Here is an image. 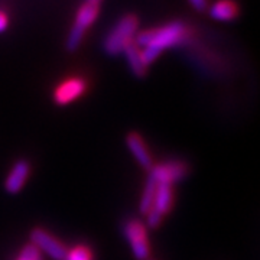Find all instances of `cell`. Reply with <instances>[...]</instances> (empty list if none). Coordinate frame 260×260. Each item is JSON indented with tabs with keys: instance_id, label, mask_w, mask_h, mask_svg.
<instances>
[{
	"instance_id": "obj_1",
	"label": "cell",
	"mask_w": 260,
	"mask_h": 260,
	"mask_svg": "<svg viewBox=\"0 0 260 260\" xmlns=\"http://www.w3.org/2000/svg\"><path fill=\"white\" fill-rule=\"evenodd\" d=\"M191 37V29L181 20H174L162 26L150 28L140 32L135 38V44L139 48L145 64H153L167 49L184 45Z\"/></svg>"
},
{
	"instance_id": "obj_2",
	"label": "cell",
	"mask_w": 260,
	"mask_h": 260,
	"mask_svg": "<svg viewBox=\"0 0 260 260\" xmlns=\"http://www.w3.org/2000/svg\"><path fill=\"white\" fill-rule=\"evenodd\" d=\"M139 28V19L133 13L121 16L103 39V51L109 56H117L135 42Z\"/></svg>"
},
{
	"instance_id": "obj_3",
	"label": "cell",
	"mask_w": 260,
	"mask_h": 260,
	"mask_svg": "<svg viewBox=\"0 0 260 260\" xmlns=\"http://www.w3.org/2000/svg\"><path fill=\"white\" fill-rule=\"evenodd\" d=\"M99 15H100V3H97V2L85 0L78 8L77 13H75L74 23L68 32L67 42H65V47L68 51L74 52L75 49H78V47L83 42L85 30L93 26Z\"/></svg>"
},
{
	"instance_id": "obj_4",
	"label": "cell",
	"mask_w": 260,
	"mask_h": 260,
	"mask_svg": "<svg viewBox=\"0 0 260 260\" xmlns=\"http://www.w3.org/2000/svg\"><path fill=\"white\" fill-rule=\"evenodd\" d=\"M123 234L130 244V249L133 251V256L138 260H148L150 254L149 247L148 230L146 225L140 220H129L123 225Z\"/></svg>"
},
{
	"instance_id": "obj_5",
	"label": "cell",
	"mask_w": 260,
	"mask_h": 260,
	"mask_svg": "<svg viewBox=\"0 0 260 260\" xmlns=\"http://www.w3.org/2000/svg\"><path fill=\"white\" fill-rule=\"evenodd\" d=\"M189 167L182 160H168L164 164L153 165L149 171V177H152L158 184L174 185L188 175Z\"/></svg>"
},
{
	"instance_id": "obj_6",
	"label": "cell",
	"mask_w": 260,
	"mask_h": 260,
	"mask_svg": "<svg viewBox=\"0 0 260 260\" xmlns=\"http://www.w3.org/2000/svg\"><path fill=\"white\" fill-rule=\"evenodd\" d=\"M88 84L83 77H68L58 84L54 90V102L58 106H68L78 100L87 90Z\"/></svg>"
},
{
	"instance_id": "obj_7",
	"label": "cell",
	"mask_w": 260,
	"mask_h": 260,
	"mask_svg": "<svg viewBox=\"0 0 260 260\" xmlns=\"http://www.w3.org/2000/svg\"><path fill=\"white\" fill-rule=\"evenodd\" d=\"M30 244H34L39 251H44L52 260H65L67 257L68 250L65 249L64 244L44 229L32 230Z\"/></svg>"
},
{
	"instance_id": "obj_8",
	"label": "cell",
	"mask_w": 260,
	"mask_h": 260,
	"mask_svg": "<svg viewBox=\"0 0 260 260\" xmlns=\"http://www.w3.org/2000/svg\"><path fill=\"white\" fill-rule=\"evenodd\" d=\"M29 174H30V165L28 160L20 159L18 162H15V165L12 167L9 175L5 181V189L12 195L20 192L28 181Z\"/></svg>"
},
{
	"instance_id": "obj_9",
	"label": "cell",
	"mask_w": 260,
	"mask_h": 260,
	"mask_svg": "<svg viewBox=\"0 0 260 260\" xmlns=\"http://www.w3.org/2000/svg\"><path fill=\"white\" fill-rule=\"evenodd\" d=\"M126 145H127L130 152H132V155L136 158L140 167L143 168V169L150 171L155 164H153V159L150 156V153H149L148 148H146L145 142L142 139V136L138 135V133H135V132H132V133H129L126 136Z\"/></svg>"
},
{
	"instance_id": "obj_10",
	"label": "cell",
	"mask_w": 260,
	"mask_h": 260,
	"mask_svg": "<svg viewBox=\"0 0 260 260\" xmlns=\"http://www.w3.org/2000/svg\"><path fill=\"white\" fill-rule=\"evenodd\" d=\"M210 16L218 22H232L239 16L240 8L236 0H215L208 6Z\"/></svg>"
},
{
	"instance_id": "obj_11",
	"label": "cell",
	"mask_w": 260,
	"mask_h": 260,
	"mask_svg": "<svg viewBox=\"0 0 260 260\" xmlns=\"http://www.w3.org/2000/svg\"><path fill=\"white\" fill-rule=\"evenodd\" d=\"M123 54L126 56V62L129 65L132 74L135 75V77H138V78H142V77L146 75V73H148V65L143 62L139 48L136 47L135 42L130 44L129 47L123 51Z\"/></svg>"
},
{
	"instance_id": "obj_12",
	"label": "cell",
	"mask_w": 260,
	"mask_h": 260,
	"mask_svg": "<svg viewBox=\"0 0 260 260\" xmlns=\"http://www.w3.org/2000/svg\"><path fill=\"white\" fill-rule=\"evenodd\" d=\"M174 205V189L172 185L167 184H158L156 195H155V201L152 208L156 210L160 215H165L171 211Z\"/></svg>"
},
{
	"instance_id": "obj_13",
	"label": "cell",
	"mask_w": 260,
	"mask_h": 260,
	"mask_svg": "<svg viewBox=\"0 0 260 260\" xmlns=\"http://www.w3.org/2000/svg\"><path fill=\"white\" fill-rule=\"evenodd\" d=\"M156 189H158V182L148 175L146 184H145V189H143V194H142V198H140L139 203V210L142 214H146L152 208L153 201H155V195H156Z\"/></svg>"
},
{
	"instance_id": "obj_14",
	"label": "cell",
	"mask_w": 260,
	"mask_h": 260,
	"mask_svg": "<svg viewBox=\"0 0 260 260\" xmlns=\"http://www.w3.org/2000/svg\"><path fill=\"white\" fill-rule=\"evenodd\" d=\"M65 260H93V253L87 246H77L73 250L67 251Z\"/></svg>"
},
{
	"instance_id": "obj_15",
	"label": "cell",
	"mask_w": 260,
	"mask_h": 260,
	"mask_svg": "<svg viewBox=\"0 0 260 260\" xmlns=\"http://www.w3.org/2000/svg\"><path fill=\"white\" fill-rule=\"evenodd\" d=\"M16 260H42V254H41V251L38 250L34 244L28 243V244L20 250Z\"/></svg>"
},
{
	"instance_id": "obj_16",
	"label": "cell",
	"mask_w": 260,
	"mask_h": 260,
	"mask_svg": "<svg viewBox=\"0 0 260 260\" xmlns=\"http://www.w3.org/2000/svg\"><path fill=\"white\" fill-rule=\"evenodd\" d=\"M188 2L197 12H204L208 9V0H188Z\"/></svg>"
},
{
	"instance_id": "obj_17",
	"label": "cell",
	"mask_w": 260,
	"mask_h": 260,
	"mask_svg": "<svg viewBox=\"0 0 260 260\" xmlns=\"http://www.w3.org/2000/svg\"><path fill=\"white\" fill-rule=\"evenodd\" d=\"M9 28V15L5 10L0 9V34H3Z\"/></svg>"
},
{
	"instance_id": "obj_18",
	"label": "cell",
	"mask_w": 260,
	"mask_h": 260,
	"mask_svg": "<svg viewBox=\"0 0 260 260\" xmlns=\"http://www.w3.org/2000/svg\"><path fill=\"white\" fill-rule=\"evenodd\" d=\"M90 2H97V3H100L102 0H90Z\"/></svg>"
},
{
	"instance_id": "obj_19",
	"label": "cell",
	"mask_w": 260,
	"mask_h": 260,
	"mask_svg": "<svg viewBox=\"0 0 260 260\" xmlns=\"http://www.w3.org/2000/svg\"><path fill=\"white\" fill-rule=\"evenodd\" d=\"M148 260H152V259H148Z\"/></svg>"
}]
</instances>
